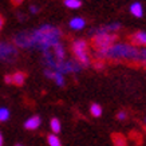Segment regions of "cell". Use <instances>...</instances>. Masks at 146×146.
Segmentation results:
<instances>
[{
  "instance_id": "6da1fadb",
  "label": "cell",
  "mask_w": 146,
  "mask_h": 146,
  "mask_svg": "<svg viewBox=\"0 0 146 146\" xmlns=\"http://www.w3.org/2000/svg\"><path fill=\"white\" fill-rule=\"evenodd\" d=\"M62 31L55 26L43 24L31 32H19L15 35L13 42L20 48L26 50H39V51H51L60 43Z\"/></svg>"
},
{
  "instance_id": "7a4b0ae2",
  "label": "cell",
  "mask_w": 146,
  "mask_h": 146,
  "mask_svg": "<svg viewBox=\"0 0 146 146\" xmlns=\"http://www.w3.org/2000/svg\"><path fill=\"white\" fill-rule=\"evenodd\" d=\"M98 59L101 60H130V62H138L139 60V50L133 44L127 43H114V44L106 50L97 51L95 52Z\"/></svg>"
},
{
  "instance_id": "3957f363",
  "label": "cell",
  "mask_w": 146,
  "mask_h": 146,
  "mask_svg": "<svg viewBox=\"0 0 146 146\" xmlns=\"http://www.w3.org/2000/svg\"><path fill=\"white\" fill-rule=\"evenodd\" d=\"M43 63H44L47 68L60 74H70V72H79L82 70V66L76 60H58L56 58L52 55L51 51H46L43 52Z\"/></svg>"
},
{
  "instance_id": "277c9868",
  "label": "cell",
  "mask_w": 146,
  "mask_h": 146,
  "mask_svg": "<svg viewBox=\"0 0 146 146\" xmlns=\"http://www.w3.org/2000/svg\"><path fill=\"white\" fill-rule=\"evenodd\" d=\"M71 50L75 55V60L79 63L80 66H89L91 60H90V55H89V44L87 42L83 39H76L72 42L71 44Z\"/></svg>"
},
{
  "instance_id": "5b68a950",
  "label": "cell",
  "mask_w": 146,
  "mask_h": 146,
  "mask_svg": "<svg viewBox=\"0 0 146 146\" xmlns=\"http://www.w3.org/2000/svg\"><path fill=\"white\" fill-rule=\"evenodd\" d=\"M117 42V35L115 34H109V32H103V34H95L93 35V46L97 51L106 50L114 44Z\"/></svg>"
},
{
  "instance_id": "8992f818",
  "label": "cell",
  "mask_w": 146,
  "mask_h": 146,
  "mask_svg": "<svg viewBox=\"0 0 146 146\" xmlns=\"http://www.w3.org/2000/svg\"><path fill=\"white\" fill-rule=\"evenodd\" d=\"M16 55H18V50L15 48L12 44L5 43V42H0V60L9 62Z\"/></svg>"
},
{
  "instance_id": "52a82bcc",
  "label": "cell",
  "mask_w": 146,
  "mask_h": 146,
  "mask_svg": "<svg viewBox=\"0 0 146 146\" xmlns=\"http://www.w3.org/2000/svg\"><path fill=\"white\" fill-rule=\"evenodd\" d=\"M44 75H46V78H48V79L54 80V82H55V84H56V86H59V87L64 86V75H63V74H60V72H56V71H52V70H50V68H46V70H44Z\"/></svg>"
},
{
  "instance_id": "ba28073f",
  "label": "cell",
  "mask_w": 146,
  "mask_h": 146,
  "mask_svg": "<svg viewBox=\"0 0 146 146\" xmlns=\"http://www.w3.org/2000/svg\"><path fill=\"white\" fill-rule=\"evenodd\" d=\"M40 125H42V118L39 115H32L24 122V129H27V130H36V129H39Z\"/></svg>"
},
{
  "instance_id": "9c48e42d",
  "label": "cell",
  "mask_w": 146,
  "mask_h": 146,
  "mask_svg": "<svg viewBox=\"0 0 146 146\" xmlns=\"http://www.w3.org/2000/svg\"><path fill=\"white\" fill-rule=\"evenodd\" d=\"M130 40H131V43L134 46H143V47H146V32L143 31L135 32V34L131 35Z\"/></svg>"
},
{
  "instance_id": "30bf717a",
  "label": "cell",
  "mask_w": 146,
  "mask_h": 146,
  "mask_svg": "<svg viewBox=\"0 0 146 146\" xmlns=\"http://www.w3.org/2000/svg\"><path fill=\"white\" fill-rule=\"evenodd\" d=\"M84 26H86V20L83 18H80V16H75V18H72L68 23V27H70L71 30H74V31H80V30H83Z\"/></svg>"
},
{
  "instance_id": "8fae6325",
  "label": "cell",
  "mask_w": 146,
  "mask_h": 146,
  "mask_svg": "<svg viewBox=\"0 0 146 146\" xmlns=\"http://www.w3.org/2000/svg\"><path fill=\"white\" fill-rule=\"evenodd\" d=\"M51 52H52V55L56 58L58 60H63V59H66V50H64V47H63L62 43H58V44L52 48Z\"/></svg>"
},
{
  "instance_id": "7c38bea8",
  "label": "cell",
  "mask_w": 146,
  "mask_h": 146,
  "mask_svg": "<svg viewBox=\"0 0 146 146\" xmlns=\"http://www.w3.org/2000/svg\"><path fill=\"white\" fill-rule=\"evenodd\" d=\"M130 13L135 16V18H142V15H143V8H142V4L141 3H133V4L130 5Z\"/></svg>"
},
{
  "instance_id": "4fadbf2b",
  "label": "cell",
  "mask_w": 146,
  "mask_h": 146,
  "mask_svg": "<svg viewBox=\"0 0 146 146\" xmlns=\"http://www.w3.org/2000/svg\"><path fill=\"white\" fill-rule=\"evenodd\" d=\"M24 82H26V74H24V72L18 71V72L12 74V83L13 84H16V86H23Z\"/></svg>"
},
{
  "instance_id": "5bb4252c",
  "label": "cell",
  "mask_w": 146,
  "mask_h": 146,
  "mask_svg": "<svg viewBox=\"0 0 146 146\" xmlns=\"http://www.w3.org/2000/svg\"><path fill=\"white\" fill-rule=\"evenodd\" d=\"M50 127H51V131H52V134L60 133V129H62L60 121L58 119V118H52V119L50 121Z\"/></svg>"
},
{
  "instance_id": "9a60e30c",
  "label": "cell",
  "mask_w": 146,
  "mask_h": 146,
  "mask_svg": "<svg viewBox=\"0 0 146 146\" xmlns=\"http://www.w3.org/2000/svg\"><path fill=\"white\" fill-rule=\"evenodd\" d=\"M90 114L95 117V118H99L102 115V107L101 105H98V103H93L91 106H90Z\"/></svg>"
},
{
  "instance_id": "2e32d148",
  "label": "cell",
  "mask_w": 146,
  "mask_h": 146,
  "mask_svg": "<svg viewBox=\"0 0 146 146\" xmlns=\"http://www.w3.org/2000/svg\"><path fill=\"white\" fill-rule=\"evenodd\" d=\"M47 142H48L50 146H62V142H60L56 134H50L47 137Z\"/></svg>"
},
{
  "instance_id": "e0dca14e",
  "label": "cell",
  "mask_w": 146,
  "mask_h": 146,
  "mask_svg": "<svg viewBox=\"0 0 146 146\" xmlns=\"http://www.w3.org/2000/svg\"><path fill=\"white\" fill-rule=\"evenodd\" d=\"M64 5H66L67 8L76 9L82 5V1L80 0H64Z\"/></svg>"
},
{
  "instance_id": "ac0fdd59",
  "label": "cell",
  "mask_w": 146,
  "mask_h": 146,
  "mask_svg": "<svg viewBox=\"0 0 146 146\" xmlns=\"http://www.w3.org/2000/svg\"><path fill=\"white\" fill-rule=\"evenodd\" d=\"M9 110L7 107H0V122H5V121L9 119Z\"/></svg>"
},
{
  "instance_id": "d6986e66",
  "label": "cell",
  "mask_w": 146,
  "mask_h": 146,
  "mask_svg": "<svg viewBox=\"0 0 146 146\" xmlns=\"http://www.w3.org/2000/svg\"><path fill=\"white\" fill-rule=\"evenodd\" d=\"M114 145L115 146H126V139H125L123 135H121V134H114Z\"/></svg>"
},
{
  "instance_id": "ffe728a7",
  "label": "cell",
  "mask_w": 146,
  "mask_h": 146,
  "mask_svg": "<svg viewBox=\"0 0 146 146\" xmlns=\"http://www.w3.org/2000/svg\"><path fill=\"white\" fill-rule=\"evenodd\" d=\"M138 62H142L146 64V47L143 50H139V60Z\"/></svg>"
},
{
  "instance_id": "44dd1931",
  "label": "cell",
  "mask_w": 146,
  "mask_h": 146,
  "mask_svg": "<svg viewBox=\"0 0 146 146\" xmlns=\"http://www.w3.org/2000/svg\"><path fill=\"white\" fill-rule=\"evenodd\" d=\"M94 67H95V68H98V70H102V68L105 67V62H103V60H101V59H97V60H95V63H94Z\"/></svg>"
},
{
  "instance_id": "7402d4cb",
  "label": "cell",
  "mask_w": 146,
  "mask_h": 146,
  "mask_svg": "<svg viewBox=\"0 0 146 146\" xmlns=\"http://www.w3.org/2000/svg\"><path fill=\"white\" fill-rule=\"evenodd\" d=\"M117 118H118L119 121H125L126 118H127V114H126L125 111H119V113L117 114Z\"/></svg>"
},
{
  "instance_id": "603a6c76",
  "label": "cell",
  "mask_w": 146,
  "mask_h": 146,
  "mask_svg": "<svg viewBox=\"0 0 146 146\" xmlns=\"http://www.w3.org/2000/svg\"><path fill=\"white\" fill-rule=\"evenodd\" d=\"M4 82L5 83H12V75H5L4 76Z\"/></svg>"
},
{
  "instance_id": "cb8c5ba5",
  "label": "cell",
  "mask_w": 146,
  "mask_h": 146,
  "mask_svg": "<svg viewBox=\"0 0 146 146\" xmlns=\"http://www.w3.org/2000/svg\"><path fill=\"white\" fill-rule=\"evenodd\" d=\"M30 11H31L32 13H38L39 8H38V5H31V7H30Z\"/></svg>"
},
{
  "instance_id": "d4e9b609",
  "label": "cell",
  "mask_w": 146,
  "mask_h": 146,
  "mask_svg": "<svg viewBox=\"0 0 146 146\" xmlns=\"http://www.w3.org/2000/svg\"><path fill=\"white\" fill-rule=\"evenodd\" d=\"M11 1H12V4H15V5H19L23 3V0H11Z\"/></svg>"
},
{
  "instance_id": "484cf974",
  "label": "cell",
  "mask_w": 146,
  "mask_h": 146,
  "mask_svg": "<svg viewBox=\"0 0 146 146\" xmlns=\"http://www.w3.org/2000/svg\"><path fill=\"white\" fill-rule=\"evenodd\" d=\"M3 24H4V18L0 15V31H1V28H3Z\"/></svg>"
},
{
  "instance_id": "4316f807",
  "label": "cell",
  "mask_w": 146,
  "mask_h": 146,
  "mask_svg": "<svg viewBox=\"0 0 146 146\" xmlns=\"http://www.w3.org/2000/svg\"><path fill=\"white\" fill-rule=\"evenodd\" d=\"M3 142H4V139H3V134H1V131H0V146H3Z\"/></svg>"
},
{
  "instance_id": "83f0119b",
  "label": "cell",
  "mask_w": 146,
  "mask_h": 146,
  "mask_svg": "<svg viewBox=\"0 0 146 146\" xmlns=\"http://www.w3.org/2000/svg\"><path fill=\"white\" fill-rule=\"evenodd\" d=\"M16 146H23V145H20V143H18V145H16Z\"/></svg>"
}]
</instances>
